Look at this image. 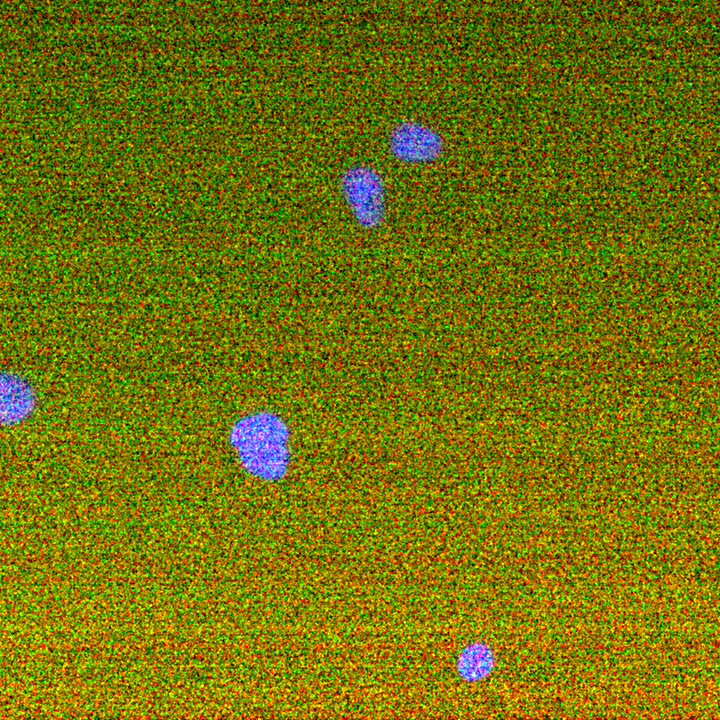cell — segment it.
I'll use <instances>...</instances> for the list:
<instances>
[{
  "mask_svg": "<svg viewBox=\"0 0 720 720\" xmlns=\"http://www.w3.org/2000/svg\"><path fill=\"white\" fill-rule=\"evenodd\" d=\"M337 190L352 222L361 231L381 230L389 214V189L376 165L356 161L344 166L337 176Z\"/></svg>",
  "mask_w": 720,
  "mask_h": 720,
  "instance_id": "obj_2",
  "label": "cell"
},
{
  "mask_svg": "<svg viewBox=\"0 0 720 720\" xmlns=\"http://www.w3.org/2000/svg\"><path fill=\"white\" fill-rule=\"evenodd\" d=\"M497 662L493 647L484 640H474L462 647L455 661V669L461 680L477 683L488 678Z\"/></svg>",
  "mask_w": 720,
  "mask_h": 720,
  "instance_id": "obj_5",
  "label": "cell"
},
{
  "mask_svg": "<svg viewBox=\"0 0 720 720\" xmlns=\"http://www.w3.org/2000/svg\"><path fill=\"white\" fill-rule=\"evenodd\" d=\"M39 394L33 381L13 368H0V428L27 423L37 412Z\"/></svg>",
  "mask_w": 720,
  "mask_h": 720,
  "instance_id": "obj_4",
  "label": "cell"
},
{
  "mask_svg": "<svg viewBox=\"0 0 720 720\" xmlns=\"http://www.w3.org/2000/svg\"><path fill=\"white\" fill-rule=\"evenodd\" d=\"M291 430L286 420L271 410H257L238 417L227 441L241 469L260 481L275 483L289 473Z\"/></svg>",
  "mask_w": 720,
  "mask_h": 720,
  "instance_id": "obj_1",
  "label": "cell"
},
{
  "mask_svg": "<svg viewBox=\"0 0 720 720\" xmlns=\"http://www.w3.org/2000/svg\"><path fill=\"white\" fill-rule=\"evenodd\" d=\"M385 148L389 158L403 166H429L443 159L447 142L435 126L415 118H403L389 129Z\"/></svg>",
  "mask_w": 720,
  "mask_h": 720,
  "instance_id": "obj_3",
  "label": "cell"
}]
</instances>
